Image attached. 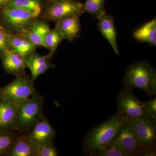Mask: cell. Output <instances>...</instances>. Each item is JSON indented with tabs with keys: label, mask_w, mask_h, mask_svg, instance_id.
Returning a JSON list of instances; mask_svg holds the SVG:
<instances>
[{
	"label": "cell",
	"mask_w": 156,
	"mask_h": 156,
	"mask_svg": "<svg viewBox=\"0 0 156 156\" xmlns=\"http://www.w3.org/2000/svg\"><path fill=\"white\" fill-rule=\"evenodd\" d=\"M98 26L102 36L107 40L115 53L119 55L116 30L113 17L106 14H105L98 20Z\"/></svg>",
	"instance_id": "9a60e30c"
},
{
	"label": "cell",
	"mask_w": 156,
	"mask_h": 156,
	"mask_svg": "<svg viewBox=\"0 0 156 156\" xmlns=\"http://www.w3.org/2000/svg\"><path fill=\"white\" fill-rule=\"evenodd\" d=\"M1 55L3 67L7 73L16 76L25 74L26 65L20 55L9 49Z\"/></svg>",
	"instance_id": "5bb4252c"
},
{
	"label": "cell",
	"mask_w": 156,
	"mask_h": 156,
	"mask_svg": "<svg viewBox=\"0 0 156 156\" xmlns=\"http://www.w3.org/2000/svg\"><path fill=\"white\" fill-rule=\"evenodd\" d=\"M133 124L140 152L156 148V122L139 118L134 120Z\"/></svg>",
	"instance_id": "ba28073f"
},
{
	"label": "cell",
	"mask_w": 156,
	"mask_h": 156,
	"mask_svg": "<svg viewBox=\"0 0 156 156\" xmlns=\"http://www.w3.org/2000/svg\"><path fill=\"white\" fill-rule=\"evenodd\" d=\"M26 135L30 141L38 146L53 142L56 136V132L44 116Z\"/></svg>",
	"instance_id": "9c48e42d"
},
{
	"label": "cell",
	"mask_w": 156,
	"mask_h": 156,
	"mask_svg": "<svg viewBox=\"0 0 156 156\" xmlns=\"http://www.w3.org/2000/svg\"><path fill=\"white\" fill-rule=\"evenodd\" d=\"M46 1H48V2H50V1H53V0H46Z\"/></svg>",
	"instance_id": "4dcf8cb0"
},
{
	"label": "cell",
	"mask_w": 156,
	"mask_h": 156,
	"mask_svg": "<svg viewBox=\"0 0 156 156\" xmlns=\"http://www.w3.org/2000/svg\"><path fill=\"white\" fill-rule=\"evenodd\" d=\"M2 13L6 22L17 31L27 26L37 17L32 12L17 8L5 7Z\"/></svg>",
	"instance_id": "30bf717a"
},
{
	"label": "cell",
	"mask_w": 156,
	"mask_h": 156,
	"mask_svg": "<svg viewBox=\"0 0 156 156\" xmlns=\"http://www.w3.org/2000/svg\"><path fill=\"white\" fill-rule=\"evenodd\" d=\"M9 49L18 53L23 58L35 51L37 47L28 39L20 35L9 34Z\"/></svg>",
	"instance_id": "e0dca14e"
},
{
	"label": "cell",
	"mask_w": 156,
	"mask_h": 156,
	"mask_svg": "<svg viewBox=\"0 0 156 156\" xmlns=\"http://www.w3.org/2000/svg\"><path fill=\"white\" fill-rule=\"evenodd\" d=\"M9 49V34L0 29V54Z\"/></svg>",
	"instance_id": "4316f807"
},
{
	"label": "cell",
	"mask_w": 156,
	"mask_h": 156,
	"mask_svg": "<svg viewBox=\"0 0 156 156\" xmlns=\"http://www.w3.org/2000/svg\"><path fill=\"white\" fill-rule=\"evenodd\" d=\"M108 146L119 148L128 156L137 155L140 149L134 134L133 122L124 121Z\"/></svg>",
	"instance_id": "52a82bcc"
},
{
	"label": "cell",
	"mask_w": 156,
	"mask_h": 156,
	"mask_svg": "<svg viewBox=\"0 0 156 156\" xmlns=\"http://www.w3.org/2000/svg\"><path fill=\"white\" fill-rule=\"evenodd\" d=\"M124 87L142 90L148 96L156 94V71L147 61L141 60L126 67Z\"/></svg>",
	"instance_id": "7a4b0ae2"
},
{
	"label": "cell",
	"mask_w": 156,
	"mask_h": 156,
	"mask_svg": "<svg viewBox=\"0 0 156 156\" xmlns=\"http://www.w3.org/2000/svg\"><path fill=\"white\" fill-rule=\"evenodd\" d=\"M123 122V119L116 114L91 128L83 141V154L93 156L107 146Z\"/></svg>",
	"instance_id": "6da1fadb"
},
{
	"label": "cell",
	"mask_w": 156,
	"mask_h": 156,
	"mask_svg": "<svg viewBox=\"0 0 156 156\" xmlns=\"http://www.w3.org/2000/svg\"><path fill=\"white\" fill-rule=\"evenodd\" d=\"M41 13V17L52 21H57L74 15H81L84 13L83 3L76 0H53Z\"/></svg>",
	"instance_id": "8992f818"
},
{
	"label": "cell",
	"mask_w": 156,
	"mask_h": 156,
	"mask_svg": "<svg viewBox=\"0 0 156 156\" xmlns=\"http://www.w3.org/2000/svg\"><path fill=\"white\" fill-rule=\"evenodd\" d=\"M106 0H86L83 3L84 12L89 13L95 19L99 20L106 14L105 5Z\"/></svg>",
	"instance_id": "ffe728a7"
},
{
	"label": "cell",
	"mask_w": 156,
	"mask_h": 156,
	"mask_svg": "<svg viewBox=\"0 0 156 156\" xmlns=\"http://www.w3.org/2000/svg\"><path fill=\"white\" fill-rule=\"evenodd\" d=\"M144 103L152 119L156 122V98L153 100L144 102Z\"/></svg>",
	"instance_id": "83f0119b"
},
{
	"label": "cell",
	"mask_w": 156,
	"mask_h": 156,
	"mask_svg": "<svg viewBox=\"0 0 156 156\" xmlns=\"http://www.w3.org/2000/svg\"><path fill=\"white\" fill-rule=\"evenodd\" d=\"M133 37L137 41L156 46V19L155 17L137 29L133 34Z\"/></svg>",
	"instance_id": "ac0fdd59"
},
{
	"label": "cell",
	"mask_w": 156,
	"mask_h": 156,
	"mask_svg": "<svg viewBox=\"0 0 156 156\" xmlns=\"http://www.w3.org/2000/svg\"><path fill=\"white\" fill-rule=\"evenodd\" d=\"M50 29L46 23L35 19L27 26L17 32L18 34L28 39L37 47L46 48L45 37Z\"/></svg>",
	"instance_id": "8fae6325"
},
{
	"label": "cell",
	"mask_w": 156,
	"mask_h": 156,
	"mask_svg": "<svg viewBox=\"0 0 156 156\" xmlns=\"http://www.w3.org/2000/svg\"><path fill=\"white\" fill-rule=\"evenodd\" d=\"M80 16L72 15L56 21L55 28L58 31L63 40L72 41L80 36L82 31L80 21Z\"/></svg>",
	"instance_id": "7c38bea8"
},
{
	"label": "cell",
	"mask_w": 156,
	"mask_h": 156,
	"mask_svg": "<svg viewBox=\"0 0 156 156\" xmlns=\"http://www.w3.org/2000/svg\"><path fill=\"white\" fill-rule=\"evenodd\" d=\"M117 114L127 122H133L142 118L151 120L144 102L138 99L134 95L133 89L124 87L117 96ZM154 121V120H153Z\"/></svg>",
	"instance_id": "277c9868"
},
{
	"label": "cell",
	"mask_w": 156,
	"mask_h": 156,
	"mask_svg": "<svg viewBox=\"0 0 156 156\" xmlns=\"http://www.w3.org/2000/svg\"><path fill=\"white\" fill-rule=\"evenodd\" d=\"M55 65L53 64L51 61L48 62L46 63L29 69L31 72L30 80L33 83L35 81L37 78L42 74L47 72L48 70L53 68L55 66Z\"/></svg>",
	"instance_id": "cb8c5ba5"
},
{
	"label": "cell",
	"mask_w": 156,
	"mask_h": 156,
	"mask_svg": "<svg viewBox=\"0 0 156 156\" xmlns=\"http://www.w3.org/2000/svg\"><path fill=\"white\" fill-rule=\"evenodd\" d=\"M38 95L34 83L25 74L16 76L11 83L0 88V99L16 106L29 98Z\"/></svg>",
	"instance_id": "5b68a950"
},
{
	"label": "cell",
	"mask_w": 156,
	"mask_h": 156,
	"mask_svg": "<svg viewBox=\"0 0 156 156\" xmlns=\"http://www.w3.org/2000/svg\"><path fill=\"white\" fill-rule=\"evenodd\" d=\"M93 156H128L124 151L115 147L107 146Z\"/></svg>",
	"instance_id": "484cf974"
},
{
	"label": "cell",
	"mask_w": 156,
	"mask_h": 156,
	"mask_svg": "<svg viewBox=\"0 0 156 156\" xmlns=\"http://www.w3.org/2000/svg\"><path fill=\"white\" fill-rule=\"evenodd\" d=\"M11 1V0H0V7L5 6V7Z\"/></svg>",
	"instance_id": "f546056e"
},
{
	"label": "cell",
	"mask_w": 156,
	"mask_h": 156,
	"mask_svg": "<svg viewBox=\"0 0 156 156\" xmlns=\"http://www.w3.org/2000/svg\"><path fill=\"white\" fill-rule=\"evenodd\" d=\"M137 156H156V148L146 149L142 151Z\"/></svg>",
	"instance_id": "f1b7e54d"
},
{
	"label": "cell",
	"mask_w": 156,
	"mask_h": 156,
	"mask_svg": "<svg viewBox=\"0 0 156 156\" xmlns=\"http://www.w3.org/2000/svg\"><path fill=\"white\" fill-rule=\"evenodd\" d=\"M36 147L29 140L26 134L18 135L8 156H35Z\"/></svg>",
	"instance_id": "2e32d148"
},
{
	"label": "cell",
	"mask_w": 156,
	"mask_h": 156,
	"mask_svg": "<svg viewBox=\"0 0 156 156\" xmlns=\"http://www.w3.org/2000/svg\"><path fill=\"white\" fill-rule=\"evenodd\" d=\"M18 135L15 131H0V156H8L11 147Z\"/></svg>",
	"instance_id": "44dd1931"
},
{
	"label": "cell",
	"mask_w": 156,
	"mask_h": 156,
	"mask_svg": "<svg viewBox=\"0 0 156 156\" xmlns=\"http://www.w3.org/2000/svg\"><path fill=\"white\" fill-rule=\"evenodd\" d=\"M62 40L63 38L56 28L50 29L45 38L46 48L50 50V54H54Z\"/></svg>",
	"instance_id": "7402d4cb"
},
{
	"label": "cell",
	"mask_w": 156,
	"mask_h": 156,
	"mask_svg": "<svg viewBox=\"0 0 156 156\" xmlns=\"http://www.w3.org/2000/svg\"><path fill=\"white\" fill-rule=\"evenodd\" d=\"M44 98L37 95L25 99L17 106V131L28 134L44 117L43 113Z\"/></svg>",
	"instance_id": "3957f363"
},
{
	"label": "cell",
	"mask_w": 156,
	"mask_h": 156,
	"mask_svg": "<svg viewBox=\"0 0 156 156\" xmlns=\"http://www.w3.org/2000/svg\"><path fill=\"white\" fill-rule=\"evenodd\" d=\"M16 131L17 106L0 99V131Z\"/></svg>",
	"instance_id": "4fadbf2b"
},
{
	"label": "cell",
	"mask_w": 156,
	"mask_h": 156,
	"mask_svg": "<svg viewBox=\"0 0 156 156\" xmlns=\"http://www.w3.org/2000/svg\"><path fill=\"white\" fill-rule=\"evenodd\" d=\"M58 152L53 142L44 145L38 146L35 150V156H57Z\"/></svg>",
	"instance_id": "d4e9b609"
},
{
	"label": "cell",
	"mask_w": 156,
	"mask_h": 156,
	"mask_svg": "<svg viewBox=\"0 0 156 156\" xmlns=\"http://www.w3.org/2000/svg\"><path fill=\"white\" fill-rule=\"evenodd\" d=\"M5 7L27 10L32 12L37 17L42 10L41 0H11Z\"/></svg>",
	"instance_id": "d6986e66"
},
{
	"label": "cell",
	"mask_w": 156,
	"mask_h": 156,
	"mask_svg": "<svg viewBox=\"0 0 156 156\" xmlns=\"http://www.w3.org/2000/svg\"><path fill=\"white\" fill-rule=\"evenodd\" d=\"M53 55L49 53L46 56H41L34 51L24 58L27 67L30 69L37 66L44 64L48 62L51 61Z\"/></svg>",
	"instance_id": "603a6c76"
}]
</instances>
